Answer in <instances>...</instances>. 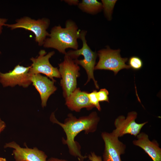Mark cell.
Wrapping results in <instances>:
<instances>
[{"label":"cell","mask_w":161,"mask_h":161,"mask_svg":"<svg viewBox=\"0 0 161 161\" xmlns=\"http://www.w3.org/2000/svg\"><path fill=\"white\" fill-rule=\"evenodd\" d=\"M50 120L62 127L66 135V140L63 139V143L67 145L70 154L77 157L80 161H83L87 157L83 156L78 143L75 141V137L80 132L84 131L85 134L95 132L100 121V118L96 112H93L89 115L77 118L72 114H69L64 123L59 122L55 117L54 113L51 114Z\"/></svg>","instance_id":"obj_1"},{"label":"cell","mask_w":161,"mask_h":161,"mask_svg":"<svg viewBox=\"0 0 161 161\" xmlns=\"http://www.w3.org/2000/svg\"><path fill=\"white\" fill-rule=\"evenodd\" d=\"M80 31L75 22L68 20L64 28L60 25L52 28L49 37L44 41L43 47L55 49L64 55L67 48L77 50L78 48L77 39L80 38Z\"/></svg>","instance_id":"obj_2"},{"label":"cell","mask_w":161,"mask_h":161,"mask_svg":"<svg viewBox=\"0 0 161 161\" xmlns=\"http://www.w3.org/2000/svg\"><path fill=\"white\" fill-rule=\"evenodd\" d=\"M86 33L87 31L85 30H81L80 32V39L82 42V47L77 50H70L65 55L74 60L76 64L81 66L85 69L87 75L88 79L85 85L92 79L96 88L99 89V86L94 75L97 55L96 52L92 50L87 44L86 39Z\"/></svg>","instance_id":"obj_3"},{"label":"cell","mask_w":161,"mask_h":161,"mask_svg":"<svg viewBox=\"0 0 161 161\" xmlns=\"http://www.w3.org/2000/svg\"><path fill=\"white\" fill-rule=\"evenodd\" d=\"M58 65V70L62 78L60 84L63 96L66 99L77 88V79L80 75V68L74 60L66 55L64 61Z\"/></svg>","instance_id":"obj_4"},{"label":"cell","mask_w":161,"mask_h":161,"mask_svg":"<svg viewBox=\"0 0 161 161\" xmlns=\"http://www.w3.org/2000/svg\"><path fill=\"white\" fill-rule=\"evenodd\" d=\"M120 52V49H112L109 46L98 51L99 60L95 70H109L113 71L116 75L121 69H130L129 65L126 64L128 58H122Z\"/></svg>","instance_id":"obj_5"},{"label":"cell","mask_w":161,"mask_h":161,"mask_svg":"<svg viewBox=\"0 0 161 161\" xmlns=\"http://www.w3.org/2000/svg\"><path fill=\"white\" fill-rule=\"evenodd\" d=\"M13 24H5L4 26L11 30L22 28L33 32L35 35V41L40 46L43 45L44 41L49 33L47 30L50 24V20L47 18L35 20L28 17H24L16 20Z\"/></svg>","instance_id":"obj_6"},{"label":"cell","mask_w":161,"mask_h":161,"mask_svg":"<svg viewBox=\"0 0 161 161\" xmlns=\"http://www.w3.org/2000/svg\"><path fill=\"white\" fill-rule=\"evenodd\" d=\"M55 53V52L52 51L47 54L44 50L41 49L39 52L38 56L31 58L30 60L32 63L29 69V74L42 73L55 82L54 78H61L58 69L53 67L49 61V58Z\"/></svg>","instance_id":"obj_7"},{"label":"cell","mask_w":161,"mask_h":161,"mask_svg":"<svg viewBox=\"0 0 161 161\" xmlns=\"http://www.w3.org/2000/svg\"><path fill=\"white\" fill-rule=\"evenodd\" d=\"M137 116V113L135 111L129 112L126 118L123 115L118 116L115 120L114 125L116 129L112 132V134L118 137L126 134L137 136L143 126L148 122L137 123L135 120Z\"/></svg>","instance_id":"obj_8"},{"label":"cell","mask_w":161,"mask_h":161,"mask_svg":"<svg viewBox=\"0 0 161 161\" xmlns=\"http://www.w3.org/2000/svg\"><path fill=\"white\" fill-rule=\"evenodd\" d=\"M31 66L24 67L18 64L8 72H0V83L4 87H14L16 85L27 87L32 83L29 72Z\"/></svg>","instance_id":"obj_9"},{"label":"cell","mask_w":161,"mask_h":161,"mask_svg":"<svg viewBox=\"0 0 161 161\" xmlns=\"http://www.w3.org/2000/svg\"><path fill=\"white\" fill-rule=\"evenodd\" d=\"M105 144L103 155L104 161H122L120 155L125 153L126 145L112 132L101 134Z\"/></svg>","instance_id":"obj_10"},{"label":"cell","mask_w":161,"mask_h":161,"mask_svg":"<svg viewBox=\"0 0 161 161\" xmlns=\"http://www.w3.org/2000/svg\"><path fill=\"white\" fill-rule=\"evenodd\" d=\"M4 148L14 149L13 154L16 161H47V155L43 151L36 148H22L16 142L13 141L6 143Z\"/></svg>","instance_id":"obj_11"},{"label":"cell","mask_w":161,"mask_h":161,"mask_svg":"<svg viewBox=\"0 0 161 161\" xmlns=\"http://www.w3.org/2000/svg\"><path fill=\"white\" fill-rule=\"evenodd\" d=\"M30 79L40 94L42 107L46 106L49 98L57 90L55 81L40 74H30Z\"/></svg>","instance_id":"obj_12"},{"label":"cell","mask_w":161,"mask_h":161,"mask_svg":"<svg viewBox=\"0 0 161 161\" xmlns=\"http://www.w3.org/2000/svg\"><path fill=\"white\" fill-rule=\"evenodd\" d=\"M137 137V139L133 141V144L143 149L153 161H161V149L156 140L151 141L144 132L140 133Z\"/></svg>","instance_id":"obj_13"},{"label":"cell","mask_w":161,"mask_h":161,"mask_svg":"<svg viewBox=\"0 0 161 161\" xmlns=\"http://www.w3.org/2000/svg\"><path fill=\"white\" fill-rule=\"evenodd\" d=\"M87 92L82 91L79 88H76L66 98L65 105L70 110L80 112L82 108L91 110L94 107L90 103L87 95Z\"/></svg>","instance_id":"obj_14"},{"label":"cell","mask_w":161,"mask_h":161,"mask_svg":"<svg viewBox=\"0 0 161 161\" xmlns=\"http://www.w3.org/2000/svg\"><path fill=\"white\" fill-rule=\"evenodd\" d=\"M82 11L91 14H95L103 9L101 3L97 0H82L78 5Z\"/></svg>","instance_id":"obj_15"},{"label":"cell","mask_w":161,"mask_h":161,"mask_svg":"<svg viewBox=\"0 0 161 161\" xmlns=\"http://www.w3.org/2000/svg\"><path fill=\"white\" fill-rule=\"evenodd\" d=\"M117 0H102L103 9L105 17L109 21L112 19V16L115 4Z\"/></svg>","instance_id":"obj_16"},{"label":"cell","mask_w":161,"mask_h":161,"mask_svg":"<svg viewBox=\"0 0 161 161\" xmlns=\"http://www.w3.org/2000/svg\"><path fill=\"white\" fill-rule=\"evenodd\" d=\"M129 66L130 68L135 70H138L142 68L143 62L139 57L133 56L130 58L129 61Z\"/></svg>","instance_id":"obj_17"},{"label":"cell","mask_w":161,"mask_h":161,"mask_svg":"<svg viewBox=\"0 0 161 161\" xmlns=\"http://www.w3.org/2000/svg\"><path fill=\"white\" fill-rule=\"evenodd\" d=\"M97 91L96 90H94L91 93H89L87 92V95L89 98L90 103L94 107H95L99 111L101 110L99 102L98 100L97 95Z\"/></svg>","instance_id":"obj_18"},{"label":"cell","mask_w":161,"mask_h":161,"mask_svg":"<svg viewBox=\"0 0 161 161\" xmlns=\"http://www.w3.org/2000/svg\"><path fill=\"white\" fill-rule=\"evenodd\" d=\"M109 94L108 91L106 89H101L97 92V95L99 102L106 101L109 102Z\"/></svg>","instance_id":"obj_19"},{"label":"cell","mask_w":161,"mask_h":161,"mask_svg":"<svg viewBox=\"0 0 161 161\" xmlns=\"http://www.w3.org/2000/svg\"><path fill=\"white\" fill-rule=\"evenodd\" d=\"M88 158L90 161H103L101 157L97 155L94 152H91Z\"/></svg>","instance_id":"obj_20"},{"label":"cell","mask_w":161,"mask_h":161,"mask_svg":"<svg viewBox=\"0 0 161 161\" xmlns=\"http://www.w3.org/2000/svg\"><path fill=\"white\" fill-rule=\"evenodd\" d=\"M64 1L70 5H78L79 3L78 0H65Z\"/></svg>","instance_id":"obj_21"},{"label":"cell","mask_w":161,"mask_h":161,"mask_svg":"<svg viewBox=\"0 0 161 161\" xmlns=\"http://www.w3.org/2000/svg\"><path fill=\"white\" fill-rule=\"evenodd\" d=\"M7 21V19L6 18H0V34L2 32L3 26H4ZM1 53V52L0 51V54Z\"/></svg>","instance_id":"obj_22"},{"label":"cell","mask_w":161,"mask_h":161,"mask_svg":"<svg viewBox=\"0 0 161 161\" xmlns=\"http://www.w3.org/2000/svg\"><path fill=\"white\" fill-rule=\"evenodd\" d=\"M6 126L5 122L2 120L0 118V134L4 130Z\"/></svg>","instance_id":"obj_23"},{"label":"cell","mask_w":161,"mask_h":161,"mask_svg":"<svg viewBox=\"0 0 161 161\" xmlns=\"http://www.w3.org/2000/svg\"><path fill=\"white\" fill-rule=\"evenodd\" d=\"M47 161H68L64 159H59L57 158L51 157Z\"/></svg>","instance_id":"obj_24"},{"label":"cell","mask_w":161,"mask_h":161,"mask_svg":"<svg viewBox=\"0 0 161 161\" xmlns=\"http://www.w3.org/2000/svg\"><path fill=\"white\" fill-rule=\"evenodd\" d=\"M0 161H7L5 158L0 157Z\"/></svg>","instance_id":"obj_25"}]
</instances>
